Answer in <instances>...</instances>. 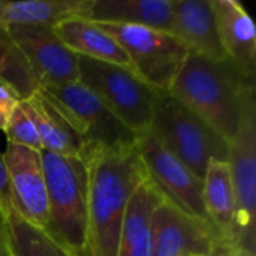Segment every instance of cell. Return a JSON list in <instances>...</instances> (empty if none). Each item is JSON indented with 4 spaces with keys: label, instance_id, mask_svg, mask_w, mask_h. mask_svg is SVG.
Listing matches in <instances>:
<instances>
[{
    "label": "cell",
    "instance_id": "1",
    "mask_svg": "<svg viewBox=\"0 0 256 256\" xmlns=\"http://www.w3.org/2000/svg\"><path fill=\"white\" fill-rule=\"evenodd\" d=\"M88 200L84 256H116L129 201L147 178L136 144L90 148L86 156Z\"/></svg>",
    "mask_w": 256,
    "mask_h": 256
},
{
    "label": "cell",
    "instance_id": "2",
    "mask_svg": "<svg viewBox=\"0 0 256 256\" xmlns=\"http://www.w3.org/2000/svg\"><path fill=\"white\" fill-rule=\"evenodd\" d=\"M168 92L228 142L236 138L250 102L256 100L255 78L246 76L228 58L218 62L192 52Z\"/></svg>",
    "mask_w": 256,
    "mask_h": 256
},
{
    "label": "cell",
    "instance_id": "3",
    "mask_svg": "<svg viewBox=\"0 0 256 256\" xmlns=\"http://www.w3.org/2000/svg\"><path fill=\"white\" fill-rule=\"evenodd\" d=\"M46 184V231L75 256H84L88 178L86 160L42 152Z\"/></svg>",
    "mask_w": 256,
    "mask_h": 256
},
{
    "label": "cell",
    "instance_id": "4",
    "mask_svg": "<svg viewBox=\"0 0 256 256\" xmlns=\"http://www.w3.org/2000/svg\"><path fill=\"white\" fill-rule=\"evenodd\" d=\"M150 132L200 178L210 160L228 162L230 142L168 90L158 96Z\"/></svg>",
    "mask_w": 256,
    "mask_h": 256
},
{
    "label": "cell",
    "instance_id": "5",
    "mask_svg": "<svg viewBox=\"0 0 256 256\" xmlns=\"http://www.w3.org/2000/svg\"><path fill=\"white\" fill-rule=\"evenodd\" d=\"M76 58L78 82L102 100L136 136L148 132L160 90L126 68L81 56H76Z\"/></svg>",
    "mask_w": 256,
    "mask_h": 256
},
{
    "label": "cell",
    "instance_id": "6",
    "mask_svg": "<svg viewBox=\"0 0 256 256\" xmlns=\"http://www.w3.org/2000/svg\"><path fill=\"white\" fill-rule=\"evenodd\" d=\"M98 24V22H94ZM124 50L132 70L152 87L170 90L189 51L168 32L124 24H98Z\"/></svg>",
    "mask_w": 256,
    "mask_h": 256
},
{
    "label": "cell",
    "instance_id": "7",
    "mask_svg": "<svg viewBox=\"0 0 256 256\" xmlns=\"http://www.w3.org/2000/svg\"><path fill=\"white\" fill-rule=\"evenodd\" d=\"M42 90L62 110L88 150L136 144L138 136L81 82Z\"/></svg>",
    "mask_w": 256,
    "mask_h": 256
},
{
    "label": "cell",
    "instance_id": "8",
    "mask_svg": "<svg viewBox=\"0 0 256 256\" xmlns=\"http://www.w3.org/2000/svg\"><path fill=\"white\" fill-rule=\"evenodd\" d=\"M228 165L237 207L234 248L242 256H256V100L230 142Z\"/></svg>",
    "mask_w": 256,
    "mask_h": 256
},
{
    "label": "cell",
    "instance_id": "9",
    "mask_svg": "<svg viewBox=\"0 0 256 256\" xmlns=\"http://www.w3.org/2000/svg\"><path fill=\"white\" fill-rule=\"evenodd\" d=\"M136 150L147 180L159 195L184 214L212 226L202 201V178L176 158L150 130L138 136Z\"/></svg>",
    "mask_w": 256,
    "mask_h": 256
},
{
    "label": "cell",
    "instance_id": "10",
    "mask_svg": "<svg viewBox=\"0 0 256 256\" xmlns=\"http://www.w3.org/2000/svg\"><path fill=\"white\" fill-rule=\"evenodd\" d=\"M14 44L32 66L40 88L76 82L78 58L50 26H8Z\"/></svg>",
    "mask_w": 256,
    "mask_h": 256
},
{
    "label": "cell",
    "instance_id": "11",
    "mask_svg": "<svg viewBox=\"0 0 256 256\" xmlns=\"http://www.w3.org/2000/svg\"><path fill=\"white\" fill-rule=\"evenodd\" d=\"M220 242L216 231L165 201L152 214V256H206Z\"/></svg>",
    "mask_w": 256,
    "mask_h": 256
},
{
    "label": "cell",
    "instance_id": "12",
    "mask_svg": "<svg viewBox=\"0 0 256 256\" xmlns=\"http://www.w3.org/2000/svg\"><path fill=\"white\" fill-rule=\"evenodd\" d=\"M3 160L9 178L12 210L44 230L48 222V201L42 152L8 144Z\"/></svg>",
    "mask_w": 256,
    "mask_h": 256
},
{
    "label": "cell",
    "instance_id": "13",
    "mask_svg": "<svg viewBox=\"0 0 256 256\" xmlns=\"http://www.w3.org/2000/svg\"><path fill=\"white\" fill-rule=\"evenodd\" d=\"M168 33L189 52L210 60H226L210 0H172Z\"/></svg>",
    "mask_w": 256,
    "mask_h": 256
},
{
    "label": "cell",
    "instance_id": "14",
    "mask_svg": "<svg viewBox=\"0 0 256 256\" xmlns=\"http://www.w3.org/2000/svg\"><path fill=\"white\" fill-rule=\"evenodd\" d=\"M210 4L226 58L246 76L255 78L256 30L252 16L237 0H210Z\"/></svg>",
    "mask_w": 256,
    "mask_h": 256
},
{
    "label": "cell",
    "instance_id": "15",
    "mask_svg": "<svg viewBox=\"0 0 256 256\" xmlns=\"http://www.w3.org/2000/svg\"><path fill=\"white\" fill-rule=\"evenodd\" d=\"M22 105L36 128L42 152L84 159L88 152L86 142L42 88L22 100Z\"/></svg>",
    "mask_w": 256,
    "mask_h": 256
},
{
    "label": "cell",
    "instance_id": "16",
    "mask_svg": "<svg viewBox=\"0 0 256 256\" xmlns=\"http://www.w3.org/2000/svg\"><path fill=\"white\" fill-rule=\"evenodd\" d=\"M80 18L98 24L142 26L168 32L172 0H84Z\"/></svg>",
    "mask_w": 256,
    "mask_h": 256
},
{
    "label": "cell",
    "instance_id": "17",
    "mask_svg": "<svg viewBox=\"0 0 256 256\" xmlns=\"http://www.w3.org/2000/svg\"><path fill=\"white\" fill-rule=\"evenodd\" d=\"M52 30L74 54L132 70V64L124 50L98 24L80 16H72L52 26Z\"/></svg>",
    "mask_w": 256,
    "mask_h": 256
},
{
    "label": "cell",
    "instance_id": "18",
    "mask_svg": "<svg viewBox=\"0 0 256 256\" xmlns=\"http://www.w3.org/2000/svg\"><path fill=\"white\" fill-rule=\"evenodd\" d=\"M202 201L207 218L219 238L234 246L237 207L228 162H208L202 178Z\"/></svg>",
    "mask_w": 256,
    "mask_h": 256
},
{
    "label": "cell",
    "instance_id": "19",
    "mask_svg": "<svg viewBox=\"0 0 256 256\" xmlns=\"http://www.w3.org/2000/svg\"><path fill=\"white\" fill-rule=\"evenodd\" d=\"M160 200L146 178L129 201L116 256H152V214Z\"/></svg>",
    "mask_w": 256,
    "mask_h": 256
},
{
    "label": "cell",
    "instance_id": "20",
    "mask_svg": "<svg viewBox=\"0 0 256 256\" xmlns=\"http://www.w3.org/2000/svg\"><path fill=\"white\" fill-rule=\"evenodd\" d=\"M84 0H0V27L8 26H56L80 16Z\"/></svg>",
    "mask_w": 256,
    "mask_h": 256
},
{
    "label": "cell",
    "instance_id": "21",
    "mask_svg": "<svg viewBox=\"0 0 256 256\" xmlns=\"http://www.w3.org/2000/svg\"><path fill=\"white\" fill-rule=\"evenodd\" d=\"M6 238L9 256H75L46 231L24 220L14 210L6 214Z\"/></svg>",
    "mask_w": 256,
    "mask_h": 256
},
{
    "label": "cell",
    "instance_id": "22",
    "mask_svg": "<svg viewBox=\"0 0 256 256\" xmlns=\"http://www.w3.org/2000/svg\"><path fill=\"white\" fill-rule=\"evenodd\" d=\"M3 132L6 135L8 144H15V146L26 147L30 150L42 152V146H40L36 128H34L30 116L27 114V111L22 105V100L12 112Z\"/></svg>",
    "mask_w": 256,
    "mask_h": 256
},
{
    "label": "cell",
    "instance_id": "23",
    "mask_svg": "<svg viewBox=\"0 0 256 256\" xmlns=\"http://www.w3.org/2000/svg\"><path fill=\"white\" fill-rule=\"evenodd\" d=\"M20 102L21 99L16 96V93L3 81H0V130H4L12 112L20 105Z\"/></svg>",
    "mask_w": 256,
    "mask_h": 256
},
{
    "label": "cell",
    "instance_id": "24",
    "mask_svg": "<svg viewBox=\"0 0 256 256\" xmlns=\"http://www.w3.org/2000/svg\"><path fill=\"white\" fill-rule=\"evenodd\" d=\"M0 210L4 213V216L12 210L9 178H8V171H6V165H4L2 153H0Z\"/></svg>",
    "mask_w": 256,
    "mask_h": 256
},
{
    "label": "cell",
    "instance_id": "25",
    "mask_svg": "<svg viewBox=\"0 0 256 256\" xmlns=\"http://www.w3.org/2000/svg\"><path fill=\"white\" fill-rule=\"evenodd\" d=\"M14 46H15V44H14L12 38L9 36L8 28L0 27V64L9 56V52L14 50Z\"/></svg>",
    "mask_w": 256,
    "mask_h": 256
},
{
    "label": "cell",
    "instance_id": "26",
    "mask_svg": "<svg viewBox=\"0 0 256 256\" xmlns=\"http://www.w3.org/2000/svg\"><path fill=\"white\" fill-rule=\"evenodd\" d=\"M206 256H242L238 254V250L231 244V243H226V242H218L216 246L207 254Z\"/></svg>",
    "mask_w": 256,
    "mask_h": 256
},
{
    "label": "cell",
    "instance_id": "27",
    "mask_svg": "<svg viewBox=\"0 0 256 256\" xmlns=\"http://www.w3.org/2000/svg\"><path fill=\"white\" fill-rule=\"evenodd\" d=\"M0 256H9L8 238H6V216L2 210H0Z\"/></svg>",
    "mask_w": 256,
    "mask_h": 256
}]
</instances>
